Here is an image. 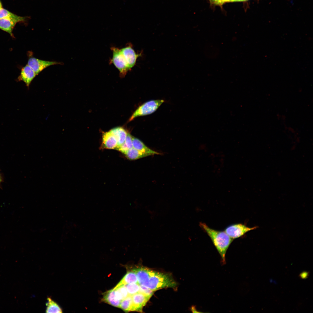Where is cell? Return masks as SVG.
I'll return each instance as SVG.
<instances>
[{"mask_svg": "<svg viewBox=\"0 0 313 313\" xmlns=\"http://www.w3.org/2000/svg\"><path fill=\"white\" fill-rule=\"evenodd\" d=\"M139 284L154 292L163 288L175 287L177 283L171 274L157 272L144 267L135 268Z\"/></svg>", "mask_w": 313, "mask_h": 313, "instance_id": "obj_1", "label": "cell"}, {"mask_svg": "<svg viewBox=\"0 0 313 313\" xmlns=\"http://www.w3.org/2000/svg\"><path fill=\"white\" fill-rule=\"evenodd\" d=\"M199 225L210 238L221 257L222 264H225L226 251L233 239L224 231L212 229L204 223L200 222Z\"/></svg>", "mask_w": 313, "mask_h": 313, "instance_id": "obj_2", "label": "cell"}, {"mask_svg": "<svg viewBox=\"0 0 313 313\" xmlns=\"http://www.w3.org/2000/svg\"><path fill=\"white\" fill-rule=\"evenodd\" d=\"M163 100H152L147 101L139 106L130 117L129 121L136 117L145 116L155 112L164 102Z\"/></svg>", "mask_w": 313, "mask_h": 313, "instance_id": "obj_3", "label": "cell"}, {"mask_svg": "<svg viewBox=\"0 0 313 313\" xmlns=\"http://www.w3.org/2000/svg\"><path fill=\"white\" fill-rule=\"evenodd\" d=\"M111 49L113 52V55L110 62L113 63L119 70L120 77L123 78L130 70L121 49L112 47Z\"/></svg>", "mask_w": 313, "mask_h": 313, "instance_id": "obj_4", "label": "cell"}, {"mask_svg": "<svg viewBox=\"0 0 313 313\" xmlns=\"http://www.w3.org/2000/svg\"><path fill=\"white\" fill-rule=\"evenodd\" d=\"M257 228V227L250 228L242 223H235L228 226L224 231L234 239L243 236L248 232L254 230Z\"/></svg>", "mask_w": 313, "mask_h": 313, "instance_id": "obj_5", "label": "cell"}, {"mask_svg": "<svg viewBox=\"0 0 313 313\" xmlns=\"http://www.w3.org/2000/svg\"><path fill=\"white\" fill-rule=\"evenodd\" d=\"M61 64V63L59 62L42 60L32 57L29 58L27 64L33 70L37 75L44 69L49 66Z\"/></svg>", "mask_w": 313, "mask_h": 313, "instance_id": "obj_6", "label": "cell"}, {"mask_svg": "<svg viewBox=\"0 0 313 313\" xmlns=\"http://www.w3.org/2000/svg\"><path fill=\"white\" fill-rule=\"evenodd\" d=\"M121 50L130 70L134 66L137 58L141 55V53L136 54L132 48V44H130L121 49Z\"/></svg>", "mask_w": 313, "mask_h": 313, "instance_id": "obj_7", "label": "cell"}, {"mask_svg": "<svg viewBox=\"0 0 313 313\" xmlns=\"http://www.w3.org/2000/svg\"><path fill=\"white\" fill-rule=\"evenodd\" d=\"M131 296L132 302V311L141 312L143 307L151 298L141 292H138Z\"/></svg>", "mask_w": 313, "mask_h": 313, "instance_id": "obj_8", "label": "cell"}, {"mask_svg": "<svg viewBox=\"0 0 313 313\" xmlns=\"http://www.w3.org/2000/svg\"><path fill=\"white\" fill-rule=\"evenodd\" d=\"M102 143L100 149H116L117 145V137L110 131L102 134Z\"/></svg>", "mask_w": 313, "mask_h": 313, "instance_id": "obj_9", "label": "cell"}, {"mask_svg": "<svg viewBox=\"0 0 313 313\" xmlns=\"http://www.w3.org/2000/svg\"><path fill=\"white\" fill-rule=\"evenodd\" d=\"M36 76L34 71L27 64L22 68L18 79L19 81L24 82L28 88L31 82Z\"/></svg>", "mask_w": 313, "mask_h": 313, "instance_id": "obj_10", "label": "cell"}, {"mask_svg": "<svg viewBox=\"0 0 313 313\" xmlns=\"http://www.w3.org/2000/svg\"><path fill=\"white\" fill-rule=\"evenodd\" d=\"M132 139L133 148L138 151L143 153L150 154L152 155L161 154V153L153 150L147 147L138 139L132 136Z\"/></svg>", "mask_w": 313, "mask_h": 313, "instance_id": "obj_11", "label": "cell"}, {"mask_svg": "<svg viewBox=\"0 0 313 313\" xmlns=\"http://www.w3.org/2000/svg\"><path fill=\"white\" fill-rule=\"evenodd\" d=\"M103 301L113 306L119 307L121 301L117 298L114 289L113 288L104 293Z\"/></svg>", "mask_w": 313, "mask_h": 313, "instance_id": "obj_12", "label": "cell"}, {"mask_svg": "<svg viewBox=\"0 0 313 313\" xmlns=\"http://www.w3.org/2000/svg\"><path fill=\"white\" fill-rule=\"evenodd\" d=\"M17 22L15 21L7 18L0 19V29L8 33L12 37L13 30Z\"/></svg>", "mask_w": 313, "mask_h": 313, "instance_id": "obj_13", "label": "cell"}, {"mask_svg": "<svg viewBox=\"0 0 313 313\" xmlns=\"http://www.w3.org/2000/svg\"><path fill=\"white\" fill-rule=\"evenodd\" d=\"M117 137L118 143L116 150H117L125 142L128 133L123 128L118 127L110 130Z\"/></svg>", "mask_w": 313, "mask_h": 313, "instance_id": "obj_14", "label": "cell"}, {"mask_svg": "<svg viewBox=\"0 0 313 313\" xmlns=\"http://www.w3.org/2000/svg\"><path fill=\"white\" fill-rule=\"evenodd\" d=\"M132 283H138L137 275L134 269L128 271L125 275L116 286Z\"/></svg>", "mask_w": 313, "mask_h": 313, "instance_id": "obj_15", "label": "cell"}, {"mask_svg": "<svg viewBox=\"0 0 313 313\" xmlns=\"http://www.w3.org/2000/svg\"><path fill=\"white\" fill-rule=\"evenodd\" d=\"M124 154L130 160H135L152 155L149 154L141 152L134 148L129 149Z\"/></svg>", "mask_w": 313, "mask_h": 313, "instance_id": "obj_16", "label": "cell"}, {"mask_svg": "<svg viewBox=\"0 0 313 313\" xmlns=\"http://www.w3.org/2000/svg\"><path fill=\"white\" fill-rule=\"evenodd\" d=\"M7 18L13 19L17 23L23 21L25 20L26 17L18 16L3 8L0 10V19Z\"/></svg>", "mask_w": 313, "mask_h": 313, "instance_id": "obj_17", "label": "cell"}, {"mask_svg": "<svg viewBox=\"0 0 313 313\" xmlns=\"http://www.w3.org/2000/svg\"><path fill=\"white\" fill-rule=\"evenodd\" d=\"M47 301L46 303V313H62V310L61 308L51 298L47 299Z\"/></svg>", "mask_w": 313, "mask_h": 313, "instance_id": "obj_18", "label": "cell"}, {"mask_svg": "<svg viewBox=\"0 0 313 313\" xmlns=\"http://www.w3.org/2000/svg\"><path fill=\"white\" fill-rule=\"evenodd\" d=\"M115 291L117 298L121 301L129 296L127 290L124 285L116 286L113 288Z\"/></svg>", "mask_w": 313, "mask_h": 313, "instance_id": "obj_19", "label": "cell"}, {"mask_svg": "<svg viewBox=\"0 0 313 313\" xmlns=\"http://www.w3.org/2000/svg\"><path fill=\"white\" fill-rule=\"evenodd\" d=\"M132 302L131 296L129 295L121 301L119 308L126 312L132 311Z\"/></svg>", "mask_w": 313, "mask_h": 313, "instance_id": "obj_20", "label": "cell"}, {"mask_svg": "<svg viewBox=\"0 0 313 313\" xmlns=\"http://www.w3.org/2000/svg\"><path fill=\"white\" fill-rule=\"evenodd\" d=\"M129 295L132 296L139 292L140 285L138 283H132L124 285Z\"/></svg>", "mask_w": 313, "mask_h": 313, "instance_id": "obj_21", "label": "cell"}, {"mask_svg": "<svg viewBox=\"0 0 313 313\" xmlns=\"http://www.w3.org/2000/svg\"><path fill=\"white\" fill-rule=\"evenodd\" d=\"M139 285L140 289L139 292L142 293L151 297L152 296L153 294V291L145 286L140 285Z\"/></svg>", "mask_w": 313, "mask_h": 313, "instance_id": "obj_22", "label": "cell"}, {"mask_svg": "<svg viewBox=\"0 0 313 313\" xmlns=\"http://www.w3.org/2000/svg\"><path fill=\"white\" fill-rule=\"evenodd\" d=\"M124 143L126 145L129 149H131L133 148L132 139V136L129 133H127V135Z\"/></svg>", "mask_w": 313, "mask_h": 313, "instance_id": "obj_23", "label": "cell"}, {"mask_svg": "<svg viewBox=\"0 0 313 313\" xmlns=\"http://www.w3.org/2000/svg\"><path fill=\"white\" fill-rule=\"evenodd\" d=\"M308 276V273L307 272H303L300 275L301 277L303 279L306 278Z\"/></svg>", "mask_w": 313, "mask_h": 313, "instance_id": "obj_24", "label": "cell"}, {"mask_svg": "<svg viewBox=\"0 0 313 313\" xmlns=\"http://www.w3.org/2000/svg\"><path fill=\"white\" fill-rule=\"evenodd\" d=\"M191 310L193 312H197L194 306L192 307L191 308Z\"/></svg>", "mask_w": 313, "mask_h": 313, "instance_id": "obj_25", "label": "cell"}, {"mask_svg": "<svg viewBox=\"0 0 313 313\" xmlns=\"http://www.w3.org/2000/svg\"><path fill=\"white\" fill-rule=\"evenodd\" d=\"M2 181V178L1 174L0 173V184Z\"/></svg>", "mask_w": 313, "mask_h": 313, "instance_id": "obj_26", "label": "cell"}, {"mask_svg": "<svg viewBox=\"0 0 313 313\" xmlns=\"http://www.w3.org/2000/svg\"><path fill=\"white\" fill-rule=\"evenodd\" d=\"M2 8V4H1V2L0 1V10Z\"/></svg>", "mask_w": 313, "mask_h": 313, "instance_id": "obj_27", "label": "cell"}]
</instances>
